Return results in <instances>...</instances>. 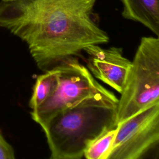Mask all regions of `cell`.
I'll list each match as a JSON object with an SVG mask.
<instances>
[{
    "mask_svg": "<svg viewBox=\"0 0 159 159\" xmlns=\"http://www.w3.org/2000/svg\"><path fill=\"white\" fill-rule=\"evenodd\" d=\"M96 0L0 2V27L25 42L37 67L47 71L81 57L84 47L109 37L92 17Z\"/></svg>",
    "mask_w": 159,
    "mask_h": 159,
    "instance_id": "cell-1",
    "label": "cell"
},
{
    "mask_svg": "<svg viewBox=\"0 0 159 159\" xmlns=\"http://www.w3.org/2000/svg\"><path fill=\"white\" fill-rule=\"evenodd\" d=\"M119 99L93 98L63 110L41 127L51 159H80L89 145L116 127Z\"/></svg>",
    "mask_w": 159,
    "mask_h": 159,
    "instance_id": "cell-2",
    "label": "cell"
},
{
    "mask_svg": "<svg viewBox=\"0 0 159 159\" xmlns=\"http://www.w3.org/2000/svg\"><path fill=\"white\" fill-rule=\"evenodd\" d=\"M159 103V38L143 37L136 50L117 108V123Z\"/></svg>",
    "mask_w": 159,
    "mask_h": 159,
    "instance_id": "cell-3",
    "label": "cell"
},
{
    "mask_svg": "<svg viewBox=\"0 0 159 159\" xmlns=\"http://www.w3.org/2000/svg\"><path fill=\"white\" fill-rule=\"evenodd\" d=\"M58 86L53 94L42 104L32 110V119L41 127L58 112L93 98H115V94L101 85L78 57L70 58L54 67Z\"/></svg>",
    "mask_w": 159,
    "mask_h": 159,
    "instance_id": "cell-4",
    "label": "cell"
},
{
    "mask_svg": "<svg viewBox=\"0 0 159 159\" xmlns=\"http://www.w3.org/2000/svg\"><path fill=\"white\" fill-rule=\"evenodd\" d=\"M159 144V103L117 124V132L107 159H142Z\"/></svg>",
    "mask_w": 159,
    "mask_h": 159,
    "instance_id": "cell-5",
    "label": "cell"
},
{
    "mask_svg": "<svg viewBox=\"0 0 159 159\" xmlns=\"http://www.w3.org/2000/svg\"><path fill=\"white\" fill-rule=\"evenodd\" d=\"M83 51L87 54V68L92 75L120 94L132 62L123 55L122 48L91 45Z\"/></svg>",
    "mask_w": 159,
    "mask_h": 159,
    "instance_id": "cell-6",
    "label": "cell"
},
{
    "mask_svg": "<svg viewBox=\"0 0 159 159\" xmlns=\"http://www.w3.org/2000/svg\"><path fill=\"white\" fill-rule=\"evenodd\" d=\"M124 18L138 22L159 36V0H120Z\"/></svg>",
    "mask_w": 159,
    "mask_h": 159,
    "instance_id": "cell-7",
    "label": "cell"
},
{
    "mask_svg": "<svg viewBox=\"0 0 159 159\" xmlns=\"http://www.w3.org/2000/svg\"><path fill=\"white\" fill-rule=\"evenodd\" d=\"M58 86L57 70L53 68L39 75L33 87L29 106L32 110L42 104L55 91Z\"/></svg>",
    "mask_w": 159,
    "mask_h": 159,
    "instance_id": "cell-8",
    "label": "cell"
},
{
    "mask_svg": "<svg viewBox=\"0 0 159 159\" xmlns=\"http://www.w3.org/2000/svg\"><path fill=\"white\" fill-rule=\"evenodd\" d=\"M117 132V125L93 142L86 149L83 157L87 159H107Z\"/></svg>",
    "mask_w": 159,
    "mask_h": 159,
    "instance_id": "cell-9",
    "label": "cell"
},
{
    "mask_svg": "<svg viewBox=\"0 0 159 159\" xmlns=\"http://www.w3.org/2000/svg\"><path fill=\"white\" fill-rule=\"evenodd\" d=\"M15 153L12 147L6 140L0 132V159H14Z\"/></svg>",
    "mask_w": 159,
    "mask_h": 159,
    "instance_id": "cell-10",
    "label": "cell"
},
{
    "mask_svg": "<svg viewBox=\"0 0 159 159\" xmlns=\"http://www.w3.org/2000/svg\"><path fill=\"white\" fill-rule=\"evenodd\" d=\"M2 1H11V0H1Z\"/></svg>",
    "mask_w": 159,
    "mask_h": 159,
    "instance_id": "cell-11",
    "label": "cell"
}]
</instances>
